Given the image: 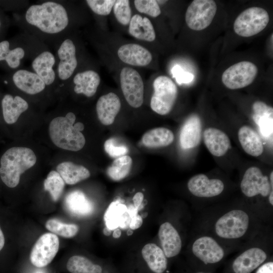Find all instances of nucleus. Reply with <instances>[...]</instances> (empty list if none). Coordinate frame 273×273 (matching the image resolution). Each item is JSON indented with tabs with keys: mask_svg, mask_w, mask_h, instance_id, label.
Segmentation results:
<instances>
[{
	"mask_svg": "<svg viewBox=\"0 0 273 273\" xmlns=\"http://www.w3.org/2000/svg\"><path fill=\"white\" fill-rule=\"evenodd\" d=\"M24 19L31 28L48 35L62 34L69 24L68 11L64 5L52 1L30 6Z\"/></svg>",
	"mask_w": 273,
	"mask_h": 273,
	"instance_id": "obj_1",
	"label": "nucleus"
},
{
	"mask_svg": "<svg viewBox=\"0 0 273 273\" xmlns=\"http://www.w3.org/2000/svg\"><path fill=\"white\" fill-rule=\"evenodd\" d=\"M36 156L30 148L12 147L0 157V178L8 188H14L19 184L20 176L36 163Z\"/></svg>",
	"mask_w": 273,
	"mask_h": 273,
	"instance_id": "obj_2",
	"label": "nucleus"
},
{
	"mask_svg": "<svg viewBox=\"0 0 273 273\" xmlns=\"http://www.w3.org/2000/svg\"><path fill=\"white\" fill-rule=\"evenodd\" d=\"M75 115L69 112L65 116H58L50 122L49 127L50 137L57 147L71 151H78L83 148L85 139L81 131L84 124L80 122L74 124Z\"/></svg>",
	"mask_w": 273,
	"mask_h": 273,
	"instance_id": "obj_3",
	"label": "nucleus"
},
{
	"mask_svg": "<svg viewBox=\"0 0 273 273\" xmlns=\"http://www.w3.org/2000/svg\"><path fill=\"white\" fill-rule=\"evenodd\" d=\"M154 93L150 106L156 113L165 115L172 110L178 96V88L173 80L165 75H160L153 83Z\"/></svg>",
	"mask_w": 273,
	"mask_h": 273,
	"instance_id": "obj_4",
	"label": "nucleus"
},
{
	"mask_svg": "<svg viewBox=\"0 0 273 273\" xmlns=\"http://www.w3.org/2000/svg\"><path fill=\"white\" fill-rule=\"evenodd\" d=\"M250 219L242 209H233L220 217L214 225L215 232L220 238L236 239L242 237L248 230Z\"/></svg>",
	"mask_w": 273,
	"mask_h": 273,
	"instance_id": "obj_5",
	"label": "nucleus"
},
{
	"mask_svg": "<svg viewBox=\"0 0 273 273\" xmlns=\"http://www.w3.org/2000/svg\"><path fill=\"white\" fill-rule=\"evenodd\" d=\"M269 21V16L266 10L259 7H250L236 18L234 30L240 36L251 37L264 30Z\"/></svg>",
	"mask_w": 273,
	"mask_h": 273,
	"instance_id": "obj_6",
	"label": "nucleus"
},
{
	"mask_svg": "<svg viewBox=\"0 0 273 273\" xmlns=\"http://www.w3.org/2000/svg\"><path fill=\"white\" fill-rule=\"evenodd\" d=\"M217 10V6L214 1L194 0L186 10V23L192 30H204L211 24Z\"/></svg>",
	"mask_w": 273,
	"mask_h": 273,
	"instance_id": "obj_7",
	"label": "nucleus"
},
{
	"mask_svg": "<svg viewBox=\"0 0 273 273\" xmlns=\"http://www.w3.org/2000/svg\"><path fill=\"white\" fill-rule=\"evenodd\" d=\"M258 71L257 67L253 63L241 61L231 65L223 72L221 81L231 89L244 88L253 82Z\"/></svg>",
	"mask_w": 273,
	"mask_h": 273,
	"instance_id": "obj_8",
	"label": "nucleus"
},
{
	"mask_svg": "<svg viewBox=\"0 0 273 273\" xmlns=\"http://www.w3.org/2000/svg\"><path fill=\"white\" fill-rule=\"evenodd\" d=\"M121 88L127 103L133 108L140 107L144 101V86L139 72L130 67H124L120 74Z\"/></svg>",
	"mask_w": 273,
	"mask_h": 273,
	"instance_id": "obj_9",
	"label": "nucleus"
},
{
	"mask_svg": "<svg viewBox=\"0 0 273 273\" xmlns=\"http://www.w3.org/2000/svg\"><path fill=\"white\" fill-rule=\"evenodd\" d=\"M59 240L52 233L41 235L34 245L30 255L32 264L37 267H43L54 259L58 251Z\"/></svg>",
	"mask_w": 273,
	"mask_h": 273,
	"instance_id": "obj_10",
	"label": "nucleus"
},
{
	"mask_svg": "<svg viewBox=\"0 0 273 273\" xmlns=\"http://www.w3.org/2000/svg\"><path fill=\"white\" fill-rule=\"evenodd\" d=\"M243 194L247 197L258 195L268 196L272 188L267 176L257 167L252 166L245 171L240 184Z\"/></svg>",
	"mask_w": 273,
	"mask_h": 273,
	"instance_id": "obj_11",
	"label": "nucleus"
},
{
	"mask_svg": "<svg viewBox=\"0 0 273 273\" xmlns=\"http://www.w3.org/2000/svg\"><path fill=\"white\" fill-rule=\"evenodd\" d=\"M76 47L70 38L63 40L57 50L59 62L57 75L60 80L65 81L73 74L77 66Z\"/></svg>",
	"mask_w": 273,
	"mask_h": 273,
	"instance_id": "obj_12",
	"label": "nucleus"
},
{
	"mask_svg": "<svg viewBox=\"0 0 273 273\" xmlns=\"http://www.w3.org/2000/svg\"><path fill=\"white\" fill-rule=\"evenodd\" d=\"M194 255L205 263H215L222 259L224 251L213 238L204 236L197 239L192 247Z\"/></svg>",
	"mask_w": 273,
	"mask_h": 273,
	"instance_id": "obj_13",
	"label": "nucleus"
},
{
	"mask_svg": "<svg viewBox=\"0 0 273 273\" xmlns=\"http://www.w3.org/2000/svg\"><path fill=\"white\" fill-rule=\"evenodd\" d=\"M187 187L193 195L201 198L218 196L224 189V184L221 180L217 178L209 179L204 174L192 176L189 180Z\"/></svg>",
	"mask_w": 273,
	"mask_h": 273,
	"instance_id": "obj_14",
	"label": "nucleus"
},
{
	"mask_svg": "<svg viewBox=\"0 0 273 273\" xmlns=\"http://www.w3.org/2000/svg\"><path fill=\"white\" fill-rule=\"evenodd\" d=\"M28 107L27 101L21 97L11 94L4 95L0 100L2 119L6 124L9 125L16 123Z\"/></svg>",
	"mask_w": 273,
	"mask_h": 273,
	"instance_id": "obj_15",
	"label": "nucleus"
},
{
	"mask_svg": "<svg viewBox=\"0 0 273 273\" xmlns=\"http://www.w3.org/2000/svg\"><path fill=\"white\" fill-rule=\"evenodd\" d=\"M11 79L16 87L28 95L38 94L43 91L47 85L36 73L26 69L16 70Z\"/></svg>",
	"mask_w": 273,
	"mask_h": 273,
	"instance_id": "obj_16",
	"label": "nucleus"
},
{
	"mask_svg": "<svg viewBox=\"0 0 273 273\" xmlns=\"http://www.w3.org/2000/svg\"><path fill=\"white\" fill-rule=\"evenodd\" d=\"M267 254L261 248H250L239 255L234 261L232 267L235 273H251L262 264Z\"/></svg>",
	"mask_w": 273,
	"mask_h": 273,
	"instance_id": "obj_17",
	"label": "nucleus"
},
{
	"mask_svg": "<svg viewBox=\"0 0 273 273\" xmlns=\"http://www.w3.org/2000/svg\"><path fill=\"white\" fill-rule=\"evenodd\" d=\"M121 109L118 96L110 92L99 98L96 104V112L100 121L105 125L113 123Z\"/></svg>",
	"mask_w": 273,
	"mask_h": 273,
	"instance_id": "obj_18",
	"label": "nucleus"
},
{
	"mask_svg": "<svg viewBox=\"0 0 273 273\" xmlns=\"http://www.w3.org/2000/svg\"><path fill=\"white\" fill-rule=\"evenodd\" d=\"M158 237L167 258L177 256L181 249L182 241L179 234L169 222H165L159 227Z\"/></svg>",
	"mask_w": 273,
	"mask_h": 273,
	"instance_id": "obj_19",
	"label": "nucleus"
},
{
	"mask_svg": "<svg viewBox=\"0 0 273 273\" xmlns=\"http://www.w3.org/2000/svg\"><path fill=\"white\" fill-rule=\"evenodd\" d=\"M117 55L123 62L135 66H147L152 60L151 53L136 43H127L121 46L118 50Z\"/></svg>",
	"mask_w": 273,
	"mask_h": 273,
	"instance_id": "obj_20",
	"label": "nucleus"
},
{
	"mask_svg": "<svg viewBox=\"0 0 273 273\" xmlns=\"http://www.w3.org/2000/svg\"><path fill=\"white\" fill-rule=\"evenodd\" d=\"M56 63L54 55L49 51L39 53L32 61L31 66L36 73L47 85L52 84L56 80L54 66Z\"/></svg>",
	"mask_w": 273,
	"mask_h": 273,
	"instance_id": "obj_21",
	"label": "nucleus"
},
{
	"mask_svg": "<svg viewBox=\"0 0 273 273\" xmlns=\"http://www.w3.org/2000/svg\"><path fill=\"white\" fill-rule=\"evenodd\" d=\"M26 56V50L22 46H15L11 40L0 41V66L10 70H16Z\"/></svg>",
	"mask_w": 273,
	"mask_h": 273,
	"instance_id": "obj_22",
	"label": "nucleus"
},
{
	"mask_svg": "<svg viewBox=\"0 0 273 273\" xmlns=\"http://www.w3.org/2000/svg\"><path fill=\"white\" fill-rule=\"evenodd\" d=\"M202 138V124L197 115L190 116L184 124L179 134L181 148L189 149L198 146Z\"/></svg>",
	"mask_w": 273,
	"mask_h": 273,
	"instance_id": "obj_23",
	"label": "nucleus"
},
{
	"mask_svg": "<svg viewBox=\"0 0 273 273\" xmlns=\"http://www.w3.org/2000/svg\"><path fill=\"white\" fill-rule=\"evenodd\" d=\"M254 121L258 127V129L265 139L272 137L273 108L264 102L257 101L252 105Z\"/></svg>",
	"mask_w": 273,
	"mask_h": 273,
	"instance_id": "obj_24",
	"label": "nucleus"
},
{
	"mask_svg": "<svg viewBox=\"0 0 273 273\" xmlns=\"http://www.w3.org/2000/svg\"><path fill=\"white\" fill-rule=\"evenodd\" d=\"M204 144L211 154L220 157L224 155L230 146L228 136L220 129L209 127L203 133Z\"/></svg>",
	"mask_w": 273,
	"mask_h": 273,
	"instance_id": "obj_25",
	"label": "nucleus"
},
{
	"mask_svg": "<svg viewBox=\"0 0 273 273\" xmlns=\"http://www.w3.org/2000/svg\"><path fill=\"white\" fill-rule=\"evenodd\" d=\"M142 256L147 268L153 273H164L167 268V258L162 249L154 243L145 245Z\"/></svg>",
	"mask_w": 273,
	"mask_h": 273,
	"instance_id": "obj_26",
	"label": "nucleus"
},
{
	"mask_svg": "<svg viewBox=\"0 0 273 273\" xmlns=\"http://www.w3.org/2000/svg\"><path fill=\"white\" fill-rule=\"evenodd\" d=\"M74 91L77 94H83L88 98L95 95L100 83L99 74L93 70L76 73L73 78Z\"/></svg>",
	"mask_w": 273,
	"mask_h": 273,
	"instance_id": "obj_27",
	"label": "nucleus"
},
{
	"mask_svg": "<svg viewBox=\"0 0 273 273\" xmlns=\"http://www.w3.org/2000/svg\"><path fill=\"white\" fill-rule=\"evenodd\" d=\"M238 134L240 144L246 153L254 157L262 154V142L253 129L247 125L243 126L239 129Z\"/></svg>",
	"mask_w": 273,
	"mask_h": 273,
	"instance_id": "obj_28",
	"label": "nucleus"
},
{
	"mask_svg": "<svg viewBox=\"0 0 273 273\" xmlns=\"http://www.w3.org/2000/svg\"><path fill=\"white\" fill-rule=\"evenodd\" d=\"M65 206L69 212L76 216H87L94 210L92 202L80 191L69 193L65 199Z\"/></svg>",
	"mask_w": 273,
	"mask_h": 273,
	"instance_id": "obj_29",
	"label": "nucleus"
},
{
	"mask_svg": "<svg viewBox=\"0 0 273 273\" xmlns=\"http://www.w3.org/2000/svg\"><path fill=\"white\" fill-rule=\"evenodd\" d=\"M57 171L64 182L68 185H74L88 178L90 173L84 166L70 161H65L59 164Z\"/></svg>",
	"mask_w": 273,
	"mask_h": 273,
	"instance_id": "obj_30",
	"label": "nucleus"
},
{
	"mask_svg": "<svg viewBox=\"0 0 273 273\" xmlns=\"http://www.w3.org/2000/svg\"><path fill=\"white\" fill-rule=\"evenodd\" d=\"M128 31L131 36L138 39L151 42L156 38L155 30L151 21L139 14L131 17Z\"/></svg>",
	"mask_w": 273,
	"mask_h": 273,
	"instance_id": "obj_31",
	"label": "nucleus"
},
{
	"mask_svg": "<svg viewBox=\"0 0 273 273\" xmlns=\"http://www.w3.org/2000/svg\"><path fill=\"white\" fill-rule=\"evenodd\" d=\"M174 139V134L171 130L165 127H157L145 132L141 141L145 147L160 148L170 145Z\"/></svg>",
	"mask_w": 273,
	"mask_h": 273,
	"instance_id": "obj_32",
	"label": "nucleus"
},
{
	"mask_svg": "<svg viewBox=\"0 0 273 273\" xmlns=\"http://www.w3.org/2000/svg\"><path fill=\"white\" fill-rule=\"evenodd\" d=\"M67 268L71 273H105L100 264L95 263L88 258L80 255L71 257L67 263Z\"/></svg>",
	"mask_w": 273,
	"mask_h": 273,
	"instance_id": "obj_33",
	"label": "nucleus"
},
{
	"mask_svg": "<svg viewBox=\"0 0 273 273\" xmlns=\"http://www.w3.org/2000/svg\"><path fill=\"white\" fill-rule=\"evenodd\" d=\"M132 164L131 158L124 155L115 159L107 169L108 176L114 181H119L125 178L129 173Z\"/></svg>",
	"mask_w": 273,
	"mask_h": 273,
	"instance_id": "obj_34",
	"label": "nucleus"
},
{
	"mask_svg": "<svg viewBox=\"0 0 273 273\" xmlns=\"http://www.w3.org/2000/svg\"><path fill=\"white\" fill-rule=\"evenodd\" d=\"M65 184L64 180L57 171L49 172L44 181V190L49 192L52 199L57 201L61 196Z\"/></svg>",
	"mask_w": 273,
	"mask_h": 273,
	"instance_id": "obj_35",
	"label": "nucleus"
},
{
	"mask_svg": "<svg viewBox=\"0 0 273 273\" xmlns=\"http://www.w3.org/2000/svg\"><path fill=\"white\" fill-rule=\"evenodd\" d=\"M46 228L55 235L67 238L75 236L79 230L78 226L75 224L64 223L56 219L48 220Z\"/></svg>",
	"mask_w": 273,
	"mask_h": 273,
	"instance_id": "obj_36",
	"label": "nucleus"
},
{
	"mask_svg": "<svg viewBox=\"0 0 273 273\" xmlns=\"http://www.w3.org/2000/svg\"><path fill=\"white\" fill-rule=\"evenodd\" d=\"M114 16L119 23L123 25H128L131 18V11L128 0L116 1L113 6Z\"/></svg>",
	"mask_w": 273,
	"mask_h": 273,
	"instance_id": "obj_37",
	"label": "nucleus"
},
{
	"mask_svg": "<svg viewBox=\"0 0 273 273\" xmlns=\"http://www.w3.org/2000/svg\"><path fill=\"white\" fill-rule=\"evenodd\" d=\"M104 147L106 152L112 158H117L126 155L128 152L127 147L115 138L106 140Z\"/></svg>",
	"mask_w": 273,
	"mask_h": 273,
	"instance_id": "obj_38",
	"label": "nucleus"
},
{
	"mask_svg": "<svg viewBox=\"0 0 273 273\" xmlns=\"http://www.w3.org/2000/svg\"><path fill=\"white\" fill-rule=\"evenodd\" d=\"M135 9L140 13L152 17H157L161 14V10L158 2L155 0H135Z\"/></svg>",
	"mask_w": 273,
	"mask_h": 273,
	"instance_id": "obj_39",
	"label": "nucleus"
},
{
	"mask_svg": "<svg viewBox=\"0 0 273 273\" xmlns=\"http://www.w3.org/2000/svg\"><path fill=\"white\" fill-rule=\"evenodd\" d=\"M85 2L94 13L99 15L107 16L111 13L116 1L87 0Z\"/></svg>",
	"mask_w": 273,
	"mask_h": 273,
	"instance_id": "obj_40",
	"label": "nucleus"
},
{
	"mask_svg": "<svg viewBox=\"0 0 273 273\" xmlns=\"http://www.w3.org/2000/svg\"><path fill=\"white\" fill-rule=\"evenodd\" d=\"M172 73L176 78L177 82L179 84L191 82L194 78L192 74L185 72L181 68L177 65L172 69Z\"/></svg>",
	"mask_w": 273,
	"mask_h": 273,
	"instance_id": "obj_41",
	"label": "nucleus"
},
{
	"mask_svg": "<svg viewBox=\"0 0 273 273\" xmlns=\"http://www.w3.org/2000/svg\"><path fill=\"white\" fill-rule=\"evenodd\" d=\"M8 20L4 14L0 10V41L6 32L8 26Z\"/></svg>",
	"mask_w": 273,
	"mask_h": 273,
	"instance_id": "obj_42",
	"label": "nucleus"
},
{
	"mask_svg": "<svg viewBox=\"0 0 273 273\" xmlns=\"http://www.w3.org/2000/svg\"><path fill=\"white\" fill-rule=\"evenodd\" d=\"M143 224V219L142 217L137 214L134 216L131 221L129 227L131 230H134L140 228Z\"/></svg>",
	"mask_w": 273,
	"mask_h": 273,
	"instance_id": "obj_43",
	"label": "nucleus"
},
{
	"mask_svg": "<svg viewBox=\"0 0 273 273\" xmlns=\"http://www.w3.org/2000/svg\"><path fill=\"white\" fill-rule=\"evenodd\" d=\"M256 273H273V262L269 261L258 268Z\"/></svg>",
	"mask_w": 273,
	"mask_h": 273,
	"instance_id": "obj_44",
	"label": "nucleus"
},
{
	"mask_svg": "<svg viewBox=\"0 0 273 273\" xmlns=\"http://www.w3.org/2000/svg\"><path fill=\"white\" fill-rule=\"evenodd\" d=\"M144 199V194L141 192L136 193L133 196L132 200L135 208H138L141 205Z\"/></svg>",
	"mask_w": 273,
	"mask_h": 273,
	"instance_id": "obj_45",
	"label": "nucleus"
},
{
	"mask_svg": "<svg viewBox=\"0 0 273 273\" xmlns=\"http://www.w3.org/2000/svg\"><path fill=\"white\" fill-rule=\"evenodd\" d=\"M5 240L3 232L0 227V251L3 248L5 245Z\"/></svg>",
	"mask_w": 273,
	"mask_h": 273,
	"instance_id": "obj_46",
	"label": "nucleus"
},
{
	"mask_svg": "<svg viewBox=\"0 0 273 273\" xmlns=\"http://www.w3.org/2000/svg\"><path fill=\"white\" fill-rule=\"evenodd\" d=\"M121 235V231L119 229L115 230L113 233V237L114 238H119Z\"/></svg>",
	"mask_w": 273,
	"mask_h": 273,
	"instance_id": "obj_47",
	"label": "nucleus"
},
{
	"mask_svg": "<svg viewBox=\"0 0 273 273\" xmlns=\"http://www.w3.org/2000/svg\"><path fill=\"white\" fill-rule=\"evenodd\" d=\"M103 233L104 235L106 236H109L111 234V230H110L108 227H105L103 229Z\"/></svg>",
	"mask_w": 273,
	"mask_h": 273,
	"instance_id": "obj_48",
	"label": "nucleus"
},
{
	"mask_svg": "<svg viewBox=\"0 0 273 273\" xmlns=\"http://www.w3.org/2000/svg\"><path fill=\"white\" fill-rule=\"evenodd\" d=\"M268 201L270 203V204L272 206L273 205V192L272 190L270 191L268 195Z\"/></svg>",
	"mask_w": 273,
	"mask_h": 273,
	"instance_id": "obj_49",
	"label": "nucleus"
},
{
	"mask_svg": "<svg viewBox=\"0 0 273 273\" xmlns=\"http://www.w3.org/2000/svg\"><path fill=\"white\" fill-rule=\"evenodd\" d=\"M270 181L269 183L270 184L271 187L272 188L273 187V172L271 171L270 174Z\"/></svg>",
	"mask_w": 273,
	"mask_h": 273,
	"instance_id": "obj_50",
	"label": "nucleus"
},
{
	"mask_svg": "<svg viewBox=\"0 0 273 273\" xmlns=\"http://www.w3.org/2000/svg\"><path fill=\"white\" fill-rule=\"evenodd\" d=\"M132 233H133V231H132V230H129L127 232V235L128 236L131 235L132 234Z\"/></svg>",
	"mask_w": 273,
	"mask_h": 273,
	"instance_id": "obj_51",
	"label": "nucleus"
},
{
	"mask_svg": "<svg viewBox=\"0 0 273 273\" xmlns=\"http://www.w3.org/2000/svg\"><path fill=\"white\" fill-rule=\"evenodd\" d=\"M34 273H44V272L42 270H37Z\"/></svg>",
	"mask_w": 273,
	"mask_h": 273,
	"instance_id": "obj_52",
	"label": "nucleus"
},
{
	"mask_svg": "<svg viewBox=\"0 0 273 273\" xmlns=\"http://www.w3.org/2000/svg\"><path fill=\"white\" fill-rule=\"evenodd\" d=\"M197 273H210V272H198Z\"/></svg>",
	"mask_w": 273,
	"mask_h": 273,
	"instance_id": "obj_53",
	"label": "nucleus"
}]
</instances>
